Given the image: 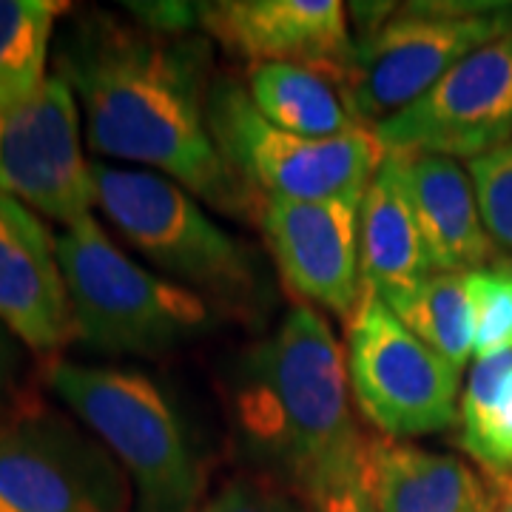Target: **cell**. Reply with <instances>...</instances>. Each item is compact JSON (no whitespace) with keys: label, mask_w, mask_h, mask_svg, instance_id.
I'll list each match as a JSON object with an SVG mask.
<instances>
[{"label":"cell","mask_w":512,"mask_h":512,"mask_svg":"<svg viewBox=\"0 0 512 512\" xmlns=\"http://www.w3.org/2000/svg\"><path fill=\"white\" fill-rule=\"evenodd\" d=\"M55 63L97 157L146 165L228 214L251 208L254 191L222 160L208 128L205 40L92 15L66 35Z\"/></svg>","instance_id":"6da1fadb"},{"label":"cell","mask_w":512,"mask_h":512,"mask_svg":"<svg viewBox=\"0 0 512 512\" xmlns=\"http://www.w3.org/2000/svg\"><path fill=\"white\" fill-rule=\"evenodd\" d=\"M348 356L328 322L296 305L254 350L239 387V427L259 458L302 490L367 450L348 399Z\"/></svg>","instance_id":"7a4b0ae2"},{"label":"cell","mask_w":512,"mask_h":512,"mask_svg":"<svg viewBox=\"0 0 512 512\" xmlns=\"http://www.w3.org/2000/svg\"><path fill=\"white\" fill-rule=\"evenodd\" d=\"M57 259L72 305L74 339L100 353L163 356L211 322L194 288L131 262L92 214L57 237Z\"/></svg>","instance_id":"3957f363"},{"label":"cell","mask_w":512,"mask_h":512,"mask_svg":"<svg viewBox=\"0 0 512 512\" xmlns=\"http://www.w3.org/2000/svg\"><path fill=\"white\" fill-rule=\"evenodd\" d=\"M49 384L123 467L134 512H200V461L157 384L134 370L77 362H57Z\"/></svg>","instance_id":"277c9868"},{"label":"cell","mask_w":512,"mask_h":512,"mask_svg":"<svg viewBox=\"0 0 512 512\" xmlns=\"http://www.w3.org/2000/svg\"><path fill=\"white\" fill-rule=\"evenodd\" d=\"M512 32V6L407 3L356 40L342 94L362 126L413 106L476 49Z\"/></svg>","instance_id":"5b68a950"},{"label":"cell","mask_w":512,"mask_h":512,"mask_svg":"<svg viewBox=\"0 0 512 512\" xmlns=\"http://www.w3.org/2000/svg\"><path fill=\"white\" fill-rule=\"evenodd\" d=\"M94 205L154 268L237 299L256 288L248 251L211 220L183 185L146 168L92 160Z\"/></svg>","instance_id":"8992f818"},{"label":"cell","mask_w":512,"mask_h":512,"mask_svg":"<svg viewBox=\"0 0 512 512\" xmlns=\"http://www.w3.org/2000/svg\"><path fill=\"white\" fill-rule=\"evenodd\" d=\"M208 128L222 160L262 200H365L384 163L373 128L308 140L271 126L245 89L220 83L208 92Z\"/></svg>","instance_id":"52a82bcc"},{"label":"cell","mask_w":512,"mask_h":512,"mask_svg":"<svg viewBox=\"0 0 512 512\" xmlns=\"http://www.w3.org/2000/svg\"><path fill=\"white\" fill-rule=\"evenodd\" d=\"M348 379L362 416L387 439L430 436L458 416L461 370L419 342L367 285L348 319Z\"/></svg>","instance_id":"ba28073f"},{"label":"cell","mask_w":512,"mask_h":512,"mask_svg":"<svg viewBox=\"0 0 512 512\" xmlns=\"http://www.w3.org/2000/svg\"><path fill=\"white\" fill-rule=\"evenodd\" d=\"M123 467L52 410L0 419V512H128Z\"/></svg>","instance_id":"9c48e42d"},{"label":"cell","mask_w":512,"mask_h":512,"mask_svg":"<svg viewBox=\"0 0 512 512\" xmlns=\"http://www.w3.org/2000/svg\"><path fill=\"white\" fill-rule=\"evenodd\" d=\"M384 154L478 160L512 140V32L476 49L413 106L373 128Z\"/></svg>","instance_id":"30bf717a"},{"label":"cell","mask_w":512,"mask_h":512,"mask_svg":"<svg viewBox=\"0 0 512 512\" xmlns=\"http://www.w3.org/2000/svg\"><path fill=\"white\" fill-rule=\"evenodd\" d=\"M80 134L77 97L60 74L32 100L0 109V194L66 228L89 217L94 188Z\"/></svg>","instance_id":"8fae6325"},{"label":"cell","mask_w":512,"mask_h":512,"mask_svg":"<svg viewBox=\"0 0 512 512\" xmlns=\"http://www.w3.org/2000/svg\"><path fill=\"white\" fill-rule=\"evenodd\" d=\"M197 9L205 35L242 60L299 66L345 86L356 43L339 0H220Z\"/></svg>","instance_id":"7c38bea8"},{"label":"cell","mask_w":512,"mask_h":512,"mask_svg":"<svg viewBox=\"0 0 512 512\" xmlns=\"http://www.w3.org/2000/svg\"><path fill=\"white\" fill-rule=\"evenodd\" d=\"M359 208L348 200H262L259 228L299 296L350 319L362 293Z\"/></svg>","instance_id":"4fadbf2b"},{"label":"cell","mask_w":512,"mask_h":512,"mask_svg":"<svg viewBox=\"0 0 512 512\" xmlns=\"http://www.w3.org/2000/svg\"><path fill=\"white\" fill-rule=\"evenodd\" d=\"M0 322L35 353L74 339L57 239L23 202L0 194Z\"/></svg>","instance_id":"5bb4252c"},{"label":"cell","mask_w":512,"mask_h":512,"mask_svg":"<svg viewBox=\"0 0 512 512\" xmlns=\"http://www.w3.org/2000/svg\"><path fill=\"white\" fill-rule=\"evenodd\" d=\"M419 222L433 274L490 268L495 242L484 228L470 171L439 154H387Z\"/></svg>","instance_id":"9a60e30c"},{"label":"cell","mask_w":512,"mask_h":512,"mask_svg":"<svg viewBox=\"0 0 512 512\" xmlns=\"http://www.w3.org/2000/svg\"><path fill=\"white\" fill-rule=\"evenodd\" d=\"M359 271L362 285L390 311L433 274L410 197L387 154L359 208Z\"/></svg>","instance_id":"2e32d148"},{"label":"cell","mask_w":512,"mask_h":512,"mask_svg":"<svg viewBox=\"0 0 512 512\" xmlns=\"http://www.w3.org/2000/svg\"><path fill=\"white\" fill-rule=\"evenodd\" d=\"M367 484L379 512H493L473 467L404 441H367Z\"/></svg>","instance_id":"e0dca14e"},{"label":"cell","mask_w":512,"mask_h":512,"mask_svg":"<svg viewBox=\"0 0 512 512\" xmlns=\"http://www.w3.org/2000/svg\"><path fill=\"white\" fill-rule=\"evenodd\" d=\"M248 97L271 126L308 140H330L365 128L333 80L299 66H254Z\"/></svg>","instance_id":"ac0fdd59"},{"label":"cell","mask_w":512,"mask_h":512,"mask_svg":"<svg viewBox=\"0 0 512 512\" xmlns=\"http://www.w3.org/2000/svg\"><path fill=\"white\" fill-rule=\"evenodd\" d=\"M461 447L487 476H512V350L476 359L461 396Z\"/></svg>","instance_id":"d6986e66"},{"label":"cell","mask_w":512,"mask_h":512,"mask_svg":"<svg viewBox=\"0 0 512 512\" xmlns=\"http://www.w3.org/2000/svg\"><path fill=\"white\" fill-rule=\"evenodd\" d=\"M57 0H0V109L32 100L49 80L46 60L60 15Z\"/></svg>","instance_id":"ffe728a7"},{"label":"cell","mask_w":512,"mask_h":512,"mask_svg":"<svg viewBox=\"0 0 512 512\" xmlns=\"http://www.w3.org/2000/svg\"><path fill=\"white\" fill-rule=\"evenodd\" d=\"M393 313L419 342L464 370L473 356V313L467 274H430Z\"/></svg>","instance_id":"44dd1931"},{"label":"cell","mask_w":512,"mask_h":512,"mask_svg":"<svg viewBox=\"0 0 512 512\" xmlns=\"http://www.w3.org/2000/svg\"><path fill=\"white\" fill-rule=\"evenodd\" d=\"M467 299L473 313V356L490 359L512 350V265L493 262L467 274Z\"/></svg>","instance_id":"7402d4cb"},{"label":"cell","mask_w":512,"mask_h":512,"mask_svg":"<svg viewBox=\"0 0 512 512\" xmlns=\"http://www.w3.org/2000/svg\"><path fill=\"white\" fill-rule=\"evenodd\" d=\"M484 228L495 245L512 251V140L467 165Z\"/></svg>","instance_id":"603a6c76"},{"label":"cell","mask_w":512,"mask_h":512,"mask_svg":"<svg viewBox=\"0 0 512 512\" xmlns=\"http://www.w3.org/2000/svg\"><path fill=\"white\" fill-rule=\"evenodd\" d=\"M302 493L311 501V512H379L367 484V450L313 478Z\"/></svg>","instance_id":"cb8c5ba5"},{"label":"cell","mask_w":512,"mask_h":512,"mask_svg":"<svg viewBox=\"0 0 512 512\" xmlns=\"http://www.w3.org/2000/svg\"><path fill=\"white\" fill-rule=\"evenodd\" d=\"M200 512H305L293 495L259 478H239L208 498Z\"/></svg>","instance_id":"d4e9b609"},{"label":"cell","mask_w":512,"mask_h":512,"mask_svg":"<svg viewBox=\"0 0 512 512\" xmlns=\"http://www.w3.org/2000/svg\"><path fill=\"white\" fill-rule=\"evenodd\" d=\"M15 373H18V348H15L12 333L0 322V419L6 416V399L12 393Z\"/></svg>","instance_id":"484cf974"},{"label":"cell","mask_w":512,"mask_h":512,"mask_svg":"<svg viewBox=\"0 0 512 512\" xmlns=\"http://www.w3.org/2000/svg\"><path fill=\"white\" fill-rule=\"evenodd\" d=\"M493 512H512V476H490Z\"/></svg>","instance_id":"4316f807"},{"label":"cell","mask_w":512,"mask_h":512,"mask_svg":"<svg viewBox=\"0 0 512 512\" xmlns=\"http://www.w3.org/2000/svg\"><path fill=\"white\" fill-rule=\"evenodd\" d=\"M510 265H512V259H510Z\"/></svg>","instance_id":"83f0119b"}]
</instances>
